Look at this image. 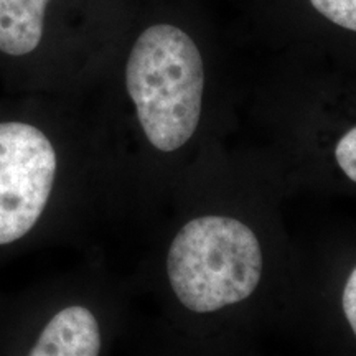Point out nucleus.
<instances>
[{"instance_id":"nucleus-6","label":"nucleus","mask_w":356,"mask_h":356,"mask_svg":"<svg viewBox=\"0 0 356 356\" xmlns=\"http://www.w3.org/2000/svg\"><path fill=\"white\" fill-rule=\"evenodd\" d=\"M310 2L325 19L356 32V0H310Z\"/></svg>"},{"instance_id":"nucleus-7","label":"nucleus","mask_w":356,"mask_h":356,"mask_svg":"<svg viewBox=\"0 0 356 356\" xmlns=\"http://www.w3.org/2000/svg\"><path fill=\"white\" fill-rule=\"evenodd\" d=\"M335 159L345 175L356 184V127L350 129L338 140L335 147Z\"/></svg>"},{"instance_id":"nucleus-1","label":"nucleus","mask_w":356,"mask_h":356,"mask_svg":"<svg viewBox=\"0 0 356 356\" xmlns=\"http://www.w3.org/2000/svg\"><path fill=\"white\" fill-rule=\"evenodd\" d=\"M126 86L155 149L173 152L197 131L203 99V61L197 44L173 25L144 30L126 66Z\"/></svg>"},{"instance_id":"nucleus-4","label":"nucleus","mask_w":356,"mask_h":356,"mask_svg":"<svg viewBox=\"0 0 356 356\" xmlns=\"http://www.w3.org/2000/svg\"><path fill=\"white\" fill-rule=\"evenodd\" d=\"M101 350L102 333L96 315L83 305H70L8 356H101Z\"/></svg>"},{"instance_id":"nucleus-8","label":"nucleus","mask_w":356,"mask_h":356,"mask_svg":"<svg viewBox=\"0 0 356 356\" xmlns=\"http://www.w3.org/2000/svg\"><path fill=\"white\" fill-rule=\"evenodd\" d=\"M343 312L345 317L348 320L351 330L356 337V267L351 270L348 280H346L343 289Z\"/></svg>"},{"instance_id":"nucleus-5","label":"nucleus","mask_w":356,"mask_h":356,"mask_svg":"<svg viewBox=\"0 0 356 356\" xmlns=\"http://www.w3.org/2000/svg\"><path fill=\"white\" fill-rule=\"evenodd\" d=\"M48 2L0 0V51L8 56H24L38 47Z\"/></svg>"},{"instance_id":"nucleus-2","label":"nucleus","mask_w":356,"mask_h":356,"mask_svg":"<svg viewBox=\"0 0 356 356\" xmlns=\"http://www.w3.org/2000/svg\"><path fill=\"white\" fill-rule=\"evenodd\" d=\"M167 273L177 299L208 314L248 299L259 286L262 251L256 234L229 216H200L178 231Z\"/></svg>"},{"instance_id":"nucleus-3","label":"nucleus","mask_w":356,"mask_h":356,"mask_svg":"<svg viewBox=\"0 0 356 356\" xmlns=\"http://www.w3.org/2000/svg\"><path fill=\"white\" fill-rule=\"evenodd\" d=\"M55 175L56 152L44 132L26 122H0V246L35 228Z\"/></svg>"}]
</instances>
